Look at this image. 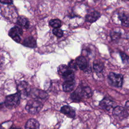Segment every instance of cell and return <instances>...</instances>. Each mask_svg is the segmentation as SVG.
<instances>
[{
    "label": "cell",
    "mask_w": 129,
    "mask_h": 129,
    "mask_svg": "<svg viewBox=\"0 0 129 129\" xmlns=\"http://www.w3.org/2000/svg\"><path fill=\"white\" fill-rule=\"evenodd\" d=\"M42 103L38 100H31L26 105V110L30 113L35 114L38 113L42 109Z\"/></svg>",
    "instance_id": "6da1fadb"
},
{
    "label": "cell",
    "mask_w": 129,
    "mask_h": 129,
    "mask_svg": "<svg viewBox=\"0 0 129 129\" xmlns=\"http://www.w3.org/2000/svg\"><path fill=\"white\" fill-rule=\"evenodd\" d=\"M21 96L18 93L7 96L6 97L5 104L8 108H13L17 106L20 102Z\"/></svg>",
    "instance_id": "7a4b0ae2"
},
{
    "label": "cell",
    "mask_w": 129,
    "mask_h": 129,
    "mask_svg": "<svg viewBox=\"0 0 129 129\" xmlns=\"http://www.w3.org/2000/svg\"><path fill=\"white\" fill-rule=\"evenodd\" d=\"M18 93L20 94L21 98H25L30 93V88L28 83L26 82H21L17 87Z\"/></svg>",
    "instance_id": "3957f363"
},
{
    "label": "cell",
    "mask_w": 129,
    "mask_h": 129,
    "mask_svg": "<svg viewBox=\"0 0 129 129\" xmlns=\"http://www.w3.org/2000/svg\"><path fill=\"white\" fill-rule=\"evenodd\" d=\"M23 34L22 29L17 26H15L12 27L9 32V35L16 42H20L21 41L20 36Z\"/></svg>",
    "instance_id": "277c9868"
},
{
    "label": "cell",
    "mask_w": 129,
    "mask_h": 129,
    "mask_svg": "<svg viewBox=\"0 0 129 129\" xmlns=\"http://www.w3.org/2000/svg\"><path fill=\"white\" fill-rule=\"evenodd\" d=\"M108 78L114 86L119 87L122 86L123 82V76L122 75L110 73L108 75Z\"/></svg>",
    "instance_id": "5b68a950"
},
{
    "label": "cell",
    "mask_w": 129,
    "mask_h": 129,
    "mask_svg": "<svg viewBox=\"0 0 129 129\" xmlns=\"http://www.w3.org/2000/svg\"><path fill=\"white\" fill-rule=\"evenodd\" d=\"M100 17V14L97 11L92 10L88 12L85 16V20L87 22L92 23L96 22Z\"/></svg>",
    "instance_id": "8992f818"
},
{
    "label": "cell",
    "mask_w": 129,
    "mask_h": 129,
    "mask_svg": "<svg viewBox=\"0 0 129 129\" xmlns=\"http://www.w3.org/2000/svg\"><path fill=\"white\" fill-rule=\"evenodd\" d=\"M118 18L121 22L122 26L126 27H129V14L120 12L118 13Z\"/></svg>",
    "instance_id": "52a82bcc"
},
{
    "label": "cell",
    "mask_w": 129,
    "mask_h": 129,
    "mask_svg": "<svg viewBox=\"0 0 129 129\" xmlns=\"http://www.w3.org/2000/svg\"><path fill=\"white\" fill-rule=\"evenodd\" d=\"M114 104V102L108 98H104L99 103L100 107L106 110H110L112 109L113 107Z\"/></svg>",
    "instance_id": "ba28073f"
},
{
    "label": "cell",
    "mask_w": 129,
    "mask_h": 129,
    "mask_svg": "<svg viewBox=\"0 0 129 129\" xmlns=\"http://www.w3.org/2000/svg\"><path fill=\"white\" fill-rule=\"evenodd\" d=\"M60 112L71 118H74L75 116V110L72 107L68 105L62 106L61 108Z\"/></svg>",
    "instance_id": "9c48e42d"
},
{
    "label": "cell",
    "mask_w": 129,
    "mask_h": 129,
    "mask_svg": "<svg viewBox=\"0 0 129 129\" xmlns=\"http://www.w3.org/2000/svg\"><path fill=\"white\" fill-rule=\"evenodd\" d=\"M76 62L80 69L84 71L87 70L88 68V64L86 58L84 56H80L77 57L76 60Z\"/></svg>",
    "instance_id": "30bf717a"
},
{
    "label": "cell",
    "mask_w": 129,
    "mask_h": 129,
    "mask_svg": "<svg viewBox=\"0 0 129 129\" xmlns=\"http://www.w3.org/2000/svg\"><path fill=\"white\" fill-rule=\"evenodd\" d=\"M112 113L114 115L118 117H125L127 115V112H126L125 108L121 106H116L113 108Z\"/></svg>",
    "instance_id": "8fae6325"
},
{
    "label": "cell",
    "mask_w": 129,
    "mask_h": 129,
    "mask_svg": "<svg viewBox=\"0 0 129 129\" xmlns=\"http://www.w3.org/2000/svg\"><path fill=\"white\" fill-rule=\"evenodd\" d=\"M25 129H39V123L35 119H29L26 123Z\"/></svg>",
    "instance_id": "7c38bea8"
},
{
    "label": "cell",
    "mask_w": 129,
    "mask_h": 129,
    "mask_svg": "<svg viewBox=\"0 0 129 129\" xmlns=\"http://www.w3.org/2000/svg\"><path fill=\"white\" fill-rule=\"evenodd\" d=\"M23 44L28 47L34 48L36 46V41L32 36H28L24 39Z\"/></svg>",
    "instance_id": "4fadbf2b"
},
{
    "label": "cell",
    "mask_w": 129,
    "mask_h": 129,
    "mask_svg": "<svg viewBox=\"0 0 129 129\" xmlns=\"http://www.w3.org/2000/svg\"><path fill=\"white\" fill-rule=\"evenodd\" d=\"M17 23L19 26H20L24 28L28 29L29 28V21L28 19L24 16H21L18 17Z\"/></svg>",
    "instance_id": "5bb4252c"
},
{
    "label": "cell",
    "mask_w": 129,
    "mask_h": 129,
    "mask_svg": "<svg viewBox=\"0 0 129 129\" xmlns=\"http://www.w3.org/2000/svg\"><path fill=\"white\" fill-rule=\"evenodd\" d=\"M75 84V83L74 80L66 81L62 85L63 91L66 92H70L72 91L74 88Z\"/></svg>",
    "instance_id": "9a60e30c"
},
{
    "label": "cell",
    "mask_w": 129,
    "mask_h": 129,
    "mask_svg": "<svg viewBox=\"0 0 129 129\" xmlns=\"http://www.w3.org/2000/svg\"><path fill=\"white\" fill-rule=\"evenodd\" d=\"M62 77L64 78L66 81L68 80H74V73L73 70L69 69L62 76Z\"/></svg>",
    "instance_id": "2e32d148"
},
{
    "label": "cell",
    "mask_w": 129,
    "mask_h": 129,
    "mask_svg": "<svg viewBox=\"0 0 129 129\" xmlns=\"http://www.w3.org/2000/svg\"><path fill=\"white\" fill-rule=\"evenodd\" d=\"M82 97L83 96L81 91H79L78 90H76L75 92H73L71 95V98L75 102H79L81 100Z\"/></svg>",
    "instance_id": "e0dca14e"
},
{
    "label": "cell",
    "mask_w": 129,
    "mask_h": 129,
    "mask_svg": "<svg viewBox=\"0 0 129 129\" xmlns=\"http://www.w3.org/2000/svg\"><path fill=\"white\" fill-rule=\"evenodd\" d=\"M104 67L103 63L100 61L96 60L93 63V69L97 72H100L102 71Z\"/></svg>",
    "instance_id": "ac0fdd59"
},
{
    "label": "cell",
    "mask_w": 129,
    "mask_h": 129,
    "mask_svg": "<svg viewBox=\"0 0 129 129\" xmlns=\"http://www.w3.org/2000/svg\"><path fill=\"white\" fill-rule=\"evenodd\" d=\"M32 95L35 97H37L41 99L46 98L47 96V94L46 93V92H43L41 90H37L35 91H33Z\"/></svg>",
    "instance_id": "d6986e66"
},
{
    "label": "cell",
    "mask_w": 129,
    "mask_h": 129,
    "mask_svg": "<svg viewBox=\"0 0 129 129\" xmlns=\"http://www.w3.org/2000/svg\"><path fill=\"white\" fill-rule=\"evenodd\" d=\"M81 93L83 97H90L92 95V92L90 88L88 87L83 88L81 90H80Z\"/></svg>",
    "instance_id": "ffe728a7"
},
{
    "label": "cell",
    "mask_w": 129,
    "mask_h": 129,
    "mask_svg": "<svg viewBox=\"0 0 129 129\" xmlns=\"http://www.w3.org/2000/svg\"><path fill=\"white\" fill-rule=\"evenodd\" d=\"M49 25L54 28H59L61 25V21L59 19H52L49 21Z\"/></svg>",
    "instance_id": "44dd1931"
},
{
    "label": "cell",
    "mask_w": 129,
    "mask_h": 129,
    "mask_svg": "<svg viewBox=\"0 0 129 129\" xmlns=\"http://www.w3.org/2000/svg\"><path fill=\"white\" fill-rule=\"evenodd\" d=\"M69 67L65 64H61L58 68V73L61 76L69 69Z\"/></svg>",
    "instance_id": "7402d4cb"
},
{
    "label": "cell",
    "mask_w": 129,
    "mask_h": 129,
    "mask_svg": "<svg viewBox=\"0 0 129 129\" xmlns=\"http://www.w3.org/2000/svg\"><path fill=\"white\" fill-rule=\"evenodd\" d=\"M110 37L112 40H116L119 39L121 36V33L119 32H116V31H111L110 34Z\"/></svg>",
    "instance_id": "603a6c76"
},
{
    "label": "cell",
    "mask_w": 129,
    "mask_h": 129,
    "mask_svg": "<svg viewBox=\"0 0 129 129\" xmlns=\"http://www.w3.org/2000/svg\"><path fill=\"white\" fill-rule=\"evenodd\" d=\"M53 34L56 36L57 37H61L63 35V32L62 31L59 29V28H54L52 30Z\"/></svg>",
    "instance_id": "cb8c5ba5"
},
{
    "label": "cell",
    "mask_w": 129,
    "mask_h": 129,
    "mask_svg": "<svg viewBox=\"0 0 129 129\" xmlns=\"http://www.w3.org/2000/svg\"><path fill=\"white\" fill-rule=\"evenodd\" d=\"M120 55L121 56L122 61L124 63H129V56L123 52H120Z\"/></svg>",
    "instance_id": "d4e9b609"
},
{
    "label": "cell",
    "mask_w": 129,
    "mask_h": 129,
    "mask_svg": "<svg viewBox=\"0 0 129 129\" xmlns=\"http://www.w3.org/2000/svg\"><path fill=\"white\" fill-rule=\"evenodd\" d=\"M69 67L70 69L72 70H77V64L76 62V61L72 60L70 62L69 64Z\"/></svg>",
    "instance_id": "484cf974"
},
{
    "label": "cell",
    "mask_w": 129,
    "mask_h": 129,
    "mask_svg": "<svg viewBox=\"0 0 129 129\" xmlns=\"http://www.w3.org/2000/svg\"><path fill=\"white\" fill-rule=\"evenodd\" d=\"M0 2L5 4H11L13 3L12 0H0Z\"/></svg>",
    "instance_id": "4316f807"
},
{
    "label": "cell",
    "mask_w": 129,
    "mask_h": 129,
    "mask_svg": "<svg viewBox=\"0 0 129 129\" xmlns=\"http://www.w3.org/2000/svg\"><path fill=\"white\" fill-rule=\"evenodd\" d=\"M125 106L126 108L129 110V101H127L126 102Z\"/></svg>",
    "instance_id": "83f0119b"
},
{
    "label": "cell",
    "mask_w": 129,
    "mask_h": 129,
    "mask_svg": "<svg viewBox=\"0 0 129 129\" xmlns=\"http://www.w3.org/2000/svg\"><path fill=\"white\" fill-rule=\"evenodd\" d=\"M10 129H21L20 127H16V126H12Z\"/></svg>",
    "instance_id": "f1b7e54d"
},
{
    "label": "cell",
    "mask_w": 129,
    "mask_h": 129,
    "mask_svg": "<svg viewBox=\"0 0 129 129\" xmlns=\"http://www.w3.org/2000/svg\"><path fill=\"white\" fill-rule=\"evenodd\" d=\"M3 64V61H2V59L0 57V67H1Z\"/></svg>",
    "instance_id": "f546056e"
},
{
    "label": "cell",
    "mask_w": 129,
    "mask_h": 129,
    "mask_svg": "<svg viewBox=\"0 0 129 129\" xmlns=\"http://www.w3.org/2000/svg\"><path fill=\"white\" fill-rule=\"evenodd\" d=\"M0 129H4L3 127H2L1 125H0Z\"/></svg>",
    "instance_id": "4dcf8cb0"
}]
</instances>
